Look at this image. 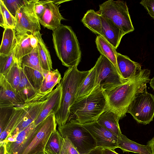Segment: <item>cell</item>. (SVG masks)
<instances>
[{
	"instance_id": "46",
	"label": "cell",
	"mask_w": 154,
	"mask_h": 154,
	"mask_svg": "<svg viewBox=\"0 0 154 154\" xmlns=\"http://www.w3.org/2000/svg\"><path fill=\"white\" fill-rule=\"evenodd\" d=\"M69 0H52L53 2L55 4L58 5L61 3L66 2L69 1Z\"/></svg>"
},
{
	"instance_id": "40",
	"label": "cell",
	"mask_w": 154,
	"mask_h": 154,
	"mask_svg": "<svg viewBox=\"0 0 154 154\" xmlns=\"http://www.w3.org/2000/svg\"><path fill=\"white\" fill-rule=\"evenodd\" d=\"M140 3L154 20V0H143Z\"/></svg>"
},
{
	"instance_id": "10",
	"label": "cell",
	"mask_w": 154,
	"mask_h": 154,
	"mask_svg": "<svg viewBox=\"0 0 154 154\" xmlns=\"http://www.w3.org/2000/svg\"><path fill=\"white\" fill-rule=\"evenodd\" d=\"M55 115L52 113L41 122L33 139L21 154H35L44 150L51 134L56 130Z\"/></svg>"
},
{
	"instance_id": "32",
	"label": "cell",
	"mask_w": 154,
	"mask_h": 154,
	"mask_svg": "<svg viewBox=\"0 0 154 154\" xmlns=\"http://www.w3.org/2000/svg\"><path fill=\"white\" fill-rule=\"evenodd\" d=\"M22 68L20 63H19L15 57L12 65L4 75L15 90L17 89L20 82Z\"/></svg>"
},
{
	"instance_id": "30",
	"label": "cell",
	"mask_w": 154,
	"mask_h": 154,
	"mask_svg": "<svg viewBox=\"0 0 154 154\" xmlns=\"http://www.w3.org/2000/svg\"><path fill=\"white\" fill-rule=\"evenodd\" d=\"M22 68L26 66L36 70L43 74L44 70L40 63L37 47L34 48L29 54L22 58L20 62Z\"/></svg>"
},
{
	"instance_id": "39",
	"label": "cell",
	"mask_w": 154,
	"mask_h": 154,
	"mask_svg": "<svg viewBox=\"0 0 154 154\" xmlns=\"http://www.w3.org/2000/svg\"><path fill=\"white\" fill-rule=\"evenodd\" d=\"M49 0H35L34 4V9L35 13L38 19L44 14L46 5Z\"/></svg>"
},
{
	"instance_id": "25",
	"label": "cell",
	"mask_w": 154,
	"mask_h": 154,
	"mask_svg": "<svg viewBox=\"0 0 154 154\" xmlns=\"http://www.w3.org/2000/svg\"><path fill=\"white\" fill-rule=\"evenodd\" d=\"M44 78L42 86L38 91L45 94L51 92L61 79V74L57 69L49 71L43 70Z\"/></svg>"
},
{
	"instance_id": "35",
	"label": "cell",
	"mask_w": 154,
	"mask_h": 154,
	"mask_svg": "<svg viewBox=\"0 0 154 154\" xmlns=\"http://www.w3.org/2000/svg\"><path fill=\"white\" fill-rule=\"evenodd\" d=\"M16 39L10 53L7 56H0V74L4 75L12 65L15 57Z\"/></svg>"
},
{
	"instance_id": "47",
	"label": "cell",
	"mask_w": 154,
	"mask_h": 154,
	"mask_svg": "<svg viewBox=\"0 0 154 154\" xmlns=\"http://www.w3.org/2000/svg\"><path fill=\"white\" fill-rule=\"evenodd\" d=\"M149 84L151 87L154 90V76L150 80Z\"/></svg>"
},
{
	"instance_id": "21",
	"label": "cell",
	"mask_w": 154,
	"mask_h": 154,
	"mask_svg": "<svg viewBox=\"0 0 154 154\" xmlns=\"http://www.w3.org/2000/svg\"><path fill=\"white\" fill-rule=\"evenodd\" d=\"M118 148L123 152H131L140 154H152L151 148L148 145H141L128 139L125 136L121 134L118 138Z\"/></svg>"
},
{
	"instance_id": "37",
	"label": "cell",
	"mask_w": 154,
	"mask_h": 154,
	"mask_svg": "<svg viewBox=\"0 0 154 154\" xmlns=\"http://www.w3.org/2000/svg\"><path fill=\"white\" fill-rule=\"evenodd\" d=\"M14 107H0V134L3 131L10 120Z\"/></svg>"
},
{
	"instance_id": "27",
	"label": "cell",
	"mask_w": 154,
	"mask_h": 154,
	"mask_svg": "<svg viewBox=\"0 0 154 154\" xmlns=\"http://www.w3.org/2000/svg\"><path fill=\"white\" fill-rule=\"evenodd\" d=\"M16 90L25 102L34 97L38 92L29 83L22 68L20 72V82Z\"/></svg>"
},
{
	"instance_id": "38",
	"label": "cell",
	"mask_w": 154,
	"mask_h": 154,
	"mask_svg": "<svg viewBox=\"0 0 154 154\" xmlns=\"http://www.w3.org/2000/svg\"><path fill=\"white\" fill-rule=\"evenodd\" d=\"M60 154H79L67 138L62 137Z\"/></svg>"
},
{
	"instance_id": "6",
	"label": "cell",
	"mask_w": 154,
	"mask_h": 154,
	"mask_svg": "<svg viewBox=\"0 0 154 154\" xmlns=\"http://www.w3.org/2000/svg\"><path fill=\"white\" fill-rule=\"evenodd\" d=\"M99 6L98 13L112 22L125 34L134 30L126 2L109 0Z\"/></svg>"
},
{
	"instance_id": "3",
	"label": "cell",
	"mask_w": 154,
	"mask_h": 154,
	"mask_svg": "<svg viewBox=\"0 0 154 154\" xmlns=\"http://www.w3.org/2000/svg\"><path fill=\"white\" fill-rule=\"evenodd\" d=\"M90 70L80 71L75 66L68 68L60 83L62 97L59 109L55 115L58 126L65 125L70 119V108L75 102V97L78 88L87 76Z\"/></svg>"
},
{
	"instance_id": "42",
	"label": "cell",
	"mask_w": 154,
	"mask_h": 154,
	"mask_svg": "<svg viewBox=\"0 0 154 154\" xmlns=\"http://www.w3.org/2000/svg\"><path fill=\"white\" fill-rule=\"evenodd\" d=\"M103 149L102 148L97 147L91 151L88 154H103Z\"/></svg>"
},
{
	"instance_id": "2",
	"label": "cell",
	"mask_w": 154,
	"mask_h": 154,
	"mask_svg": "<svg viewBox=\"0 0 154 154\" xmlns=\"http://www.w3.org/2000/svg\"><path fill=\"white\" fill-rule=\"evenodd\" d=\"M52 36L54 47L62 64L68 68L77 66L81 60V51L72 28L61 24L53 31Z\"/></svg>"
},
{
	"instance_id": "15",
	"label": "cell",
	"mask_w": 154,
	"mask_h": 154,
	"mask_svg": "<svg viewBox=\"0 0 154 154\" xmlns=\"http://www.w3.org/2000/svg\"><path fill=\"white\" fill-rule=\"evenodd\" d=\"M60 7L51 0L47 3L45 11L39 20L40 24L44 28L53 31L61 25L62 20H65L60 12Z\"/></svg>"
},
{
	"instance_id": "41",
	"label": "cell",
	"mask_w": 154,
	"mask_h": 154,
	"mask_svg": "<svg viewBox=\"0 0 154 154\" xmlns=\"http://www.w3.org/2000/svg\"><path fill=\"white\" fill-rule=\"evenodd\" d=\"M30 42L31 46L33 48L37 47L38 40L37 38L31 33H30Z\"/></svg>"
},
{
	"instance_id": "36",
	"label": "cell",
	"mask_w": 154,
	"mask_h": 154,
	"mask_svg": "<svg viewBox=\"0 0 154 154\" xmlns=\"http://www.w3.org/2000/svg\"><path fill=\"white\" fill-rule=\"evenodd\" d=\"M2 0L6 8L14 17L18 10L28 1V0Z\"/></svg>"
},
{
	"instance_id": "9",
	"label": "cell",
	"mask_w": 154,
	"mask_h": 154,
	"mask_svg": "<svg viewBox=\"0 0 154 154\" xmlns=\"http://www.w3.org/2000/svg\"><path fill=\"white\" fill-rule=\"evenodd\" d=\"M35 1L28 0L18 11L15 17V32H29L33 35L40 32V23L34 9Z\"/></svg>"
},
{
	"instance_id": "13",
	"label": "cell",
	"mask_w": 154,
	"mask_h": 154,
	"mask_svg": "<svg viewBox=\"0 0 154 154\" xmlns=\"http://www.w3.org/2000/svg\"><path fill=\"white\" fill-rule=\"evenodd\" d=\"M41 124L36 126L32 123L18 133L14 142L4 143L6 152L8 154H21L33 139Z\"/></svg>"
},
{
	"instance_id": "19",
	"label": "cell",
	"mask_w": 154,
	"mask_h": 154,
	"mask_svg": "<svg viewBox=\"0 0 154 154\" xmlns=\"http://www.w3.org/2000/svg\"><path fill=\"white\" fill-rule=\"evenodd\" d=\"M118 66L122 77L129 80L139 74L142 70L141 65L131 60L128 57L117 53Z\"/></svg>"
},
{
	"instance_id": "31",
	"label": "cell",
	"mask_w": 154,
	"mask_h": 154,
	"mask_svg": "<svg viewBox=\"0 0 154 154\" xmlns=\"http://www.w3.org/2000/svg\"><path fill=\"white\" fill-rule=\"evenodd\" d=\"M62 137L57 130L51 135L45 146L46 154H60Z\"/></svg>"
},
{
	"instance_id": "23",
	"label": "cell",
	"mask_w": 154,
	"mask_h": 154,
	"mask_svg": "<svg viewBox=\"0 0 154 154\" xmlns=\"http://www.w3.org/2000/svg\"><path fill=\"white\" fill-rule=\"evenodd\" d=\"M29 32L19 33L15 32V39L16 47L15 57L19 63L23 57L29 53L34 48L30 42Z\"/></svg>"
},
{
	"instance_id": "5",
	"label": "cell",
	"mask_w": 154,
	"mask_h": 154,
	"mask_svg": "<svg viewBox=\"0 0 154 154\" xmlns=\"http://www.w3.org/2000/svg\"><path fill=\"white\" fill-rule=\"evenodd\" d=\"M58 130L63 137L69 140L79 154H88L97 147L91 134L76 120L71 119L65 125L58 126Z\"/></svg>"
},
{
	"instance_id": "20",
	"label": "cell",
	"mask_w": 154,
	"mask_h": 154,
	"mask_svg": "<svg viewBox=\"0 0 154 154\" xmlns=\"http://www.w3.org/2000/svg\"><path fill=\"white\" fill-rule=\"evenodd\" d=\"M119 120L116 114L106 108L99 116L97 121L99 124L118 137L122 134L119 124Z\"/></svg>"
},
{
	"instance_id": "29",
	"label": "cell",
	"mask_w": 154,
	"mask_h": 154,
	"mask_svg": "<svg viewBox=\"0 0 154 154\" xmlns=\"http://www.w3.org/2000/svg\"><path fill=\"white\" fill-rule=\"evenodd\" d=\"M15 31L14 29H4L0 47V56H7L11 51L15 40Z\"/></svg>"
},
{
	"instance_id": "43",
	"label": "cell",
	"mask_w": 154,
	"mask_h": 154,
	"mask_svg": "<svg viewBox=\"0 0 154 154\" xmlns=\"http://www.w3.org/2000/svg\"><path fill=\"white\" fill-rule=\"evenodd\" d=\"M103 154H119L117 153L114 150L109 149H103Z\"/></svg>"
},
{
	"instance_id": "45",
	"label": "cell",
	"mask_w": 154,
	"mask_h": 154,
	"mask_svg": "<svg viewBox=\"0 0 154 154\" xmlns=\"http://www.w3.org/2000/svg\"><path fill=\"white\" fill-rule=\"evenodd\" d=\"M5 143H0V154H5Z\"/></svg>"
},
{
	"instance_id": "34",
	"label": "cell",
	"mask_w": 154,
	"mask_h": 154,
	"mask_svg": "<svg viewBox=\"0 0 154 154\" xmlns=\"http://www.w3.org/2000/svg\"><path fill=\"white\" fill-rule=\"evenodd\" d=\"M15 23V17L8 11L2 0H0V26L4 29H14Z\"/></svg>"
},
{
	"instance_id": "4",
	"label": "cell",
	"mask_w": 154,
	"mask_h": 154,
	"mask_svg": "<svg viewBox=\"0 0 154 154\" xmlns=\"http://www.w3.org/2000/svg\"><path fill=\"white\" fill-rule=\"evenodd\" d=\"M106 109L104 91L100 88L93 90L89 94L75 101L70 106V114L82 124L97 121Z\"/></svg>"
},
{
	"instance_id": "8",
	"label": "cell",
	"mask_w": 154,
	"mask_h": 154,
	"mask_svg": "<svg viewBox=\"0 0 154 154\" xmlns=\"http://www.w3.org/2000/svg\"><path fill=\"white\" fill-rule=\"evenodd\" d=\"M127 113H130L139 123L149 124L154 117V96L145 89L132 102Z\"/></svg>"
},
{
	"instance_id": "26",
	"label": "cell",
	"mask_w": 154,
	"mask_h": 154,
	"mask_svg": "<svg viewBox=\"0 0 154 154\" xmlns=\"http://www.w3.org/2000/svg\"><path fill=\"white\" fill-rule=\"evenodd\" d=\"M84 26L92 32L102 36L100 15L94 10H88L82 19Z\"/></svg>"
},
{
	"instance_id": "33",
	"label": "cell",
	"mask_w": 154,
	"mask_h": 154,
	"mask_svg": "<svg viewBox=\"0 0 154 154\" xmlns=\"http://www.w3.org/2000/svg\"><path fill=\"white\" fill-rule=\"evenodd\" d=\"M22 68L29 83L35 89L38 91L44 80V75L39 71L27 66Z\"/></svg>"
},
{
	"instance_id": "1",
	"label": "cell",
	"mask_w": 154,
	"mask_h": 154,
	"mask_svg": "<svg viewBox=\"0 0 154 154\" xmlns=\"http://www.w3.org/2000/svg\"><path fill=\"white\" fill-rule=\"evenodd\" d=\"M150 71L142 69L138 75L111 90L104 91L106 108L116 114L119 120L126 116L130 104L140 93L146 89Z\"/></svg>"
},
{
	"instance_id": "7",
	"label": "cell",
	"mask_w": 154,
	"mask_h": 154,
	"mask_svg": "<svg viewBox=\"0 0 154 154\" xmlns=\"http://www.w3.org/2000/svg\"><path fill=\"white\" fill-rule=\"evenodd\" d=\"M94 66L96 77L93 90L100 88L104 91H108L128 80L124 79L112 63L103 55H100Z\"/></svg>"
},
{
	"instance_id": "24",
	"label": "cell",
	"mask_w": 154,
	"mask_h": 154,
	"mask_svg": "<svg viewBox=\"0 0 154 154\" xmlns=\"http://www.w3.org/2000/svg\"><path fill=\"white\" fill-rule=\"evenodd\" d=\"M37 39V45L41 66L43 70L51 71L52 70V62L49 50L42 37L40 32L33 35Z\"/></svg>"
},
{
	"instance_id": "48",
	"label": "cell",
	"mask_w": 154,
	"mask_h": 154,
	"mask_svg": "<svg viewBox=\"0 0 154 154\" xmlns=\"http://www.w3.org/2000/svg\"><path fill=\"white\" fill-rule=\"evenodd\" d=\"M5 154H8L7 152H5ZM35 154H46L45 152L44 151H42L41 152Z\"/></svg>"
},
{
	"instance_id": "16",
	"label": "cell",
	"mask_w": 154,
	"mask_h": 154,
	"mask_svg": "<svg viewBox=\"0 0 154 154\" xmlns=\"http://www.w3.org/2000/svg\"><path fill=\"white\" fill-rule=\"evenodd\" d=\"M61 97L62 89L60 83L49 95L43 108L34 122L36 126L40 124L51 114L54 113L55 115L57 113L60 108Z\"/></svg>"
},
{
	"instance_id": "11",
	"label": "cell",
	"mask_w": 154,
	"mask_h": 154,
	"mask_svg": "<svg viewBox=\"0 0 154 154\" xmlns=\"http://www.w3.org/2000/svg\"><path fill=\"white\" fill-rule=\"evenodd\" d=\"M51 93L45 94L38 91L34 97L30 99L26 116L8 137H10L14 141L18 133L34 122L42 111Z\"/></svg>"
},
{
	"instance_id": "12",
	"label": "cell",
	"mask_w": 154,
	"mask_h": 154,
	"mask_svg": "<svg viewBox=\"0 0 154 154\" xmlns=\"http://www.w3.org/2000/svg\"><path fill=\"white\" fill-rule=\"evenodd\" d=\"M82 125L95 140L97 147L113 150L118 148V137L99 124L97 121Z\"/></svg>"
},
{
	"instance_id": "28",
	"label": "cell",
	"mask_w": 154,
	"mask_h": 154,
	"mask_svg": "<svg viewBox=\"0 0 154 154\" xmlns=\"http://www.w3.org/2000/svg\"><path fill=\"white\" fill-rule=\"evenodd\" d=\"M96 77V71L94 66L78 88L75 97V102L89 94L94 88Z\"/></svg>"
},
{
	"instance_id": "17",
	"label": "cell",
	"mask_w": 154,
	"mask_h": 154,
	"mask_svg": "<svg viewBox=\"0 0 154 154\" xmlns=\"http://www.w3.org/2000/svg\"><path fill=\"white\" fill-rule=\"evenodd\" d=\"M30 99L26 102L21 106L14 107L10 120L3 131L0 134V143L3 142L23 120L27 114Z\"/></svg>"
},
{
	"instance_id": "14",
	"label": "cell",
	"mask_w": 154,
	"mask_h": 154,
	"mask_svg": "<svg viewBox=\"0 0 154 154\" xmlns=\"http://www.w3.org/2000/svg\"><path fill=\"white\" fill-rule=\"evenodd\" d=\"M25 103L5 76L0 74V107L20 106Z\"/></svg>"
},
{
	"instance_id": "44",
	"label": "cell",
	"mask_w": 154,
	"mask_h": 154,
	"mask_svg": "<svg viewBox=\"0 0 154 154\" xmlns=\"http://www.w3.org/2000/svg\"><path fill=\"white\" fill-rule=\"evenodd\" d=\"M147 145L150 146L152 154H154V137L147 143Z\"/></svg>"
},
{
	"instance_id": "18",
	"label": "cell",
	"mask_w": 154,
	"mask_h": 154,
	"mask_svg": "<svg viewBox=\"0 0 154 154\" xmlns=\"http://www.w3.org/2000/svg\"><path fill=\"white\" fill-rule=\"evenodd\" d=\"M100 17L102 37L116 49L125 34L111 21Z\"/></svg>"
},
{
	"instance_id": "22",
	"label": "cell",
	"mask_w": 154,
	"mask_h": 154,
	"mask_svg": "<svg viewBox=\"0 0 154 154\" xmlns=\"http://www.w3.org/2000/svg\"><path fill=\"white\" fill-rule=\"evenodd\" d=\"M95 43L97 48L100 53L106 57L112 63L119 74L122 76L117 64L116 56L117 52L116 49L100 35H98L97 36Z\"/></svg>"
}]
</instances>
